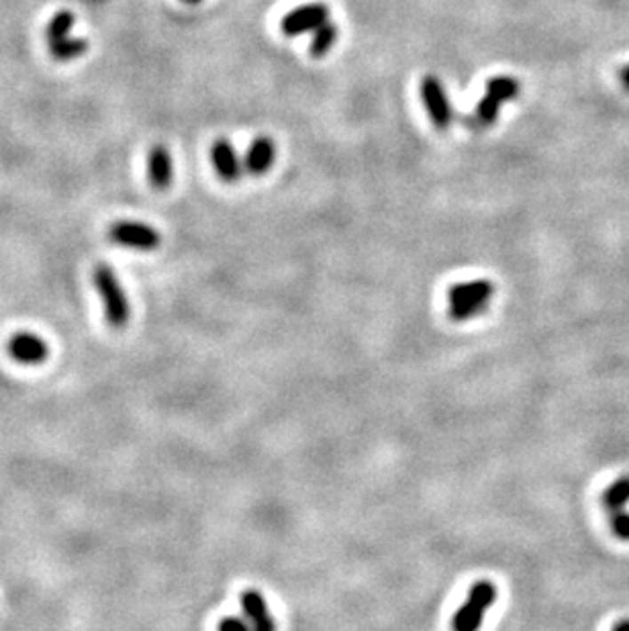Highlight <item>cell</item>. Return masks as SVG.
I'll use <instances>...</instances> for the list:
<instances>
[{"mask_svg": "<svg viewBox=\"0 0 629 631\" xmlns=\"http://www.w3.org/2000/svg\"><path fill=\"white\" fill-rule=\"evenodd\" d=\"M519 92H522V84L517 78L513 76H495L489 80L487 92H484L482 100L478 102L474 108V115L470 116L468 123L472 129H487L492 123L498 119L501 107L505 102L515 100Z\"/></svg>", "mask_w": 629, "mask_h": 631, "instance_id": "obj_2", "label": "cell"}, {"mask_svg": "<svg viewBox=\"0 0 629 631\" xmlns=\"http://www.w3.org/2000/svg\"><path fill=\"white\" fill-rule=\"evenodd\" d=\"M242 609L251 631H276V621L262 593L245 591L242 595Z\"/></svg>", "mask_w": 629, "mask_h": 631, "instance_id": "obj_11", "label": "cell"}, {"mask_svg": "<svg viewBox=\"0 0 629 631\" xmlns=\"http://www.w3.org/2000/svg\"><path fill=\"white\" fill-rule=\"evenodd\" d=\"M76 23V17H74L72 11H60L58 15H53V19L47 23L45 29V37H47V45L56 44V41H61L66 37H72V27Z\"/></svg>", "mask_w": 629, "mask_h": 631, "instance_id": "obj_16", "label": "cell"}, {"mask_svg": "<svg viewBox=\"0 0 629 631\" xmlns=\"http://www.w3.org/2000/svg\"><path fill=\"white\" fill-rule=\"evenodd\" d=\"M495 297V286L490 280H470L450 288V317L454 321H468L487 311Z\"/></svg>", "mask_w": 629, "mask_h": 631, "instance_id": "obj_3", "label": "cell"}, {"mask_svg": "<svg viewBox=\"0 0 629 631\" xmlns=\"http://www.w3.org/2000/svg\"><path fill=\"white\" fill-rule=\"evenodd\" d=\"M497 601V587L490 580H478L464 601V605L458 609L452 621L454 631H478L482 627L484 615Z\"/></svg>", "mask_w": 629, "mask_h": 631, "instance_id": "obj_4", "label": "cell"}, {"mask_svg": "<svg viewBox=\"0 0 629 631\" xmlns=\"http://www.w3.org/2000/svg\"><path fill=\"white\" fill-rule=\"evenodd\" d=\"M421 99L423 105L427 108L429 119L434 121V125L437 129H448L452 125L454 119V108L450 105L448 92L443 84L440 82V78L434 76V74H429V76L423 78L421 82Z\"/></svg>", "mask_w": 629, "mask_h": 631, "instance_id": "obj_6", "label": "cell"}, {"mask_svg": "<svg viewBox=\"0 0 629 631\" xmlns=\"http://www.w3.org/2000/svg\"><path fill=\"white\" fill-rule=\"evenodd\" d=\"M276 162V143L268 135H259L250 143L248 152H245L243 168L251 176H262L275 166Z\"/></svg>", "mask_w": 629, "mask_h": 631, "instance_id": "obj_10", "label": "cell"}, {"mask_svg": "<svg viewBox=\"0 0 629 631\" xmlns=\"http://www.w3.org/2000/svg\"><path fill=\"white\" fill-rule=\"evenodd\" d=\"M108 237L113 244L123 245V248L138 250V252H154L160 248L162 237L152 225L139 221H117L108 229Z\"/></svg>", "mask_w": 629, "mask_h": 631, "instance_id": "obj_5", "label": "cell"}, {"mask_svg": "<svg viewBox=\"0 0 629 631\" xmlns=\"http://www.w3.org/2000/svg\"><path fill=\"white\" fill-rule=\"evenodd\" d=\"M88 41L82 37H66L50 45V53L58 61H72L88 52Z\"/></svg>", "mask_w": 629, "mask_h": 631, "instance_id": "obj_15", "label": "cell"}, {"mask_svg": "<svg viewBox=\"0 0 629 631\" xmlns=\"http://www.w3.org/2000/svg\"><path fill=\"white\" fill-rule=\"evenodd\" d=\"M338 41V25L331 23V20H325L323 25H319L317 29L313 31L311 39V56L314 58H323L331 52V47Z\"/></svg>", "mask_w": 629, "mask_h": 631, "instance_id": "obj_14", "label": "cell"}, {"mask_svg": "<svg viewBox=\"0 0 629 631\" xmlns=\"http://www.w3.org/2000/svg\"><path fill=\"white\" fill-rule=\"evenodd\" d=\"M607 521H609V527L613 531V536L621 539V541H629V511H617L611 513V515H607Z\"/></svg>", "mask_w": 629, "mask_h": 631, "instance_id": "obj_17", "label": "cell"}, {"mask_svg": "<svg viewBox=\"0 0 629 631\" xmlns=\"http://www.w3.org/2000/svg\"><path fill=\"white\" fill-rule=\"evenodd\" d=\"M147 178L155 190H166L172 187L174 166L172 156L163 146H154L147 154Z\"/></svg>", "mask_w": 629, "mask_h": 631, "instance_id": "obj_12", "label": "cell"}, {"mask_svg": "<svg viewBox=\"0 0 629 631\" xmlns=\"http://www.w3.org/2000/svg\"><path fill=\"white\" fill-rule=\"evenodd\" d=\"M211 162H213L215 172L223 182H237L243 172V164L237 157L234 143L229 140H217L211 148Z\"/></svg>", "mask_w": 629, "mask_h": 631, "instance_id": "obj_9", "label": "cell"}, {"mask_svg": "<svg viewBox=\"0 0 629 631\" xmlns=\"http://www.w3.org/2000/svg\"><path fill=\"white\" fill-rule=\"evenodd\" d=\"M92 280L102 300V308H105L107 323L113 329L127 327L129 319H131V307H129L127 294L123 291L117 274L111 266L99 264L92 272Z\"/></svg>", "mask_w": 629, "mask_h": 631, "instance_id": "obj_1", "label": "cell"}, {"mask_svg": "<svg viewBox=\"0 0 629 631\" xmlns=\"http://www.w3.org/2000/svg\"><path fill=\"white\" fill-rule=\"evenodd\" d=\"M182 3H187V4H198V3H203V0H182Z\"/></svg>", "mask_w": 629, "mask_h": 631, "instance_id": "obj_21", "label": "cell"}, {"mask_svg": "<svg viewBox=\"0 0 629 631\" xmlns=\"http://www.w3.org/2000/svg\"><path fill=\"white\" fill-rule=\"evenodd\" d=\"M325 20H330V9L323 3H311L292 9L289 15L283 19L280 29L286 37H297L303 33L314 31L319 25H323Z\"/></svg>", "mask_w": 629, "mask_h": 631, "instance_id": "obj_8", "label": "cell"}, {"mask_svg": "<svg viewBox=\"0 0 629 631\" xmlns=\"http://www.w3.org/2000/svg\"><path fill=\"white\" fill-rule=\"evenodd\" d=\"M601 505H603L607 515L627 509V505H629V475L619 476L617 480H613V483L607 486L603 497H601Z\"/></svg>", "mask_w": 629, "mask_h": 631, "instance_id": "obj_13", "label": "cell"}, {"mask_svg": "<svg viewBox=\"0 0 629 631\" xmlns=\"http://www.w3.org/2000/svg\"><path fill=\"white\" fill-rule=\"evenodd\" d=\"M6 352L20 366H39L50 358V346L37 333L17 331L6 341Z\"/></svg>", "mask_w": 629, "mask_h": 631, "instance_id": "obj_7", "label": "cell"}, {"mask_svg": "<svg viewBox=\"0 0 629 631\" xmlns=\"http://www.w3.org/2000/svg\"><path fill=\"white\" fill-rule=\"evenodd\" d=\"M613 631H629V619H624V621H619L617 626L613 627Z\"/></svg>", "mask_w": 629, "mask_h": 631, "instance_id": "obj_20", "label": "cell"}, {"mask_svg": "<svg viewBox=\"0 0 629 631\" xmlns=\"http://www.w3.org/2000/svg\"><path fill=\"white\" fill-rule=\"evenodd\" d=\"M219 631H251L250 623L239 619V617H225L219 621Z\"/></svg>", "mask_w": 629, "mask_h": 631, "instance_id": "obj_18", "label": "cell"}, {"mask_svg": "<svg viewBox=\"0 0 629 631\" xmlns=\"http://www.w3.org/2000/svg\"><path fill=\"white\" fill-rule=\"evenodd\" d=\"M619 80H621V84H624L625 91H629V66H625L624 70H621Z\"/></svg>", "mask_w": 629, "mask_h": 631, "instance_id": "obj_19", "label": "cell"}]
</instances>
